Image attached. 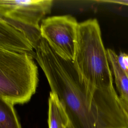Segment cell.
I'll return each mask as SVG.
<instances>
[{"mask_svg": "<svg viewBox=\"0 0 128 128\" xmlns=\"http://www.w3.org/2000/svg\"><path fill=\"white\" fill-rule=\"evenodd\" d=\"M34 49V58L73 128H96L97 114L93 100L92 102L88 100L73 62L58 55L42 38Z\"/></svg>", "mask_w": 128, "mask_h": 128, "instance_id": "1", "label": "cell"}, {"mask_svg": "<svg viewBox=\"0 0 128 128\" xmlns=\"http://www.w3.org/2000/svg\"><path fill=\"white\" fill-rule=\"evenodd\" d=\"M73 63L88 100L95 92L113 84V76L96 19L78 23Z\"/></svg>", "mask_w": 128, "mask_h": 128, "instance_id": "2", "label": "cell"}, {"mask_svg": "<svg viewBox=\"0 0 128 128\" xmlns=\"http://www.w3.org/2000/svg\"><path fill=\"white\" fill-rule=\"evenodd\" d=\"M32 54L0 46V98L13 104L28 102L38 82Z\"/></svg>", "mask_w": 128, "mask_h": 128, "instance_id": "3", "label": "cell"}, {"mask_svg": "<svg viewBox=\"0 0 128 128\" xmlns=\"http://www.w3.org/2000/svg\"><path fill=\"white\" fill-rule=\"evenodd\" d=\"M52 4V0H0V18L24 32L34 48L42 38L40 22Z\"/></svg>", "mask_w": 128, "mask_h": 128, "instance_id": "4", "label": "cell"}, {"mask_svg": "<svg viewBox=\"0 0 128 128\" xmlns=\"http://www.w3.org/2000/svg\"><path fill=\"white\" fill-rule=\"evenodd\" d=\"M78 22L68 15L48 17L40 24L42 38L63 58L74 61Z\"/></svg>", "mask_w": 128, "mask_h": 128, "instance_id": "5", "label": "cell"}, {"mask_svg": "<svg viewBox=\"0 0 128 128\" xmlns=\"http://www.w3.org/2000/svg\"><path fill=\"white\" fill-rule=\"evenodd\" d=\"M48 128H65L69 122L63 106L52 92L48 99Z\"/></svg>", "mask_w": 128, "mask_h": 128, "instance_id": "6", "label": "cell"}, {"mask_svg": "<svg viewBox=\"0 0 128 128\" xmlns=\"http://www.w3.org/2000/svg\"><path fill=\"white\" fill-rule=\"evenodd\" d=\"M108 58L120 97L128 104V77L121 69L118 61V54L110 48L106 49Z\"/></svg>", "mask_w": 128, "mask_h": 128, "instance_id": "7", "label": "cell"}, {"mask_svg": "<svg viewBox=\"0 0 128 128\" xmlns=\"http://www.w3.org/2000/svg\"><path fill=\"white\" fill-rule=\"evenodd\" d=\"M0 128H22L14 104L0 98Z\"/></svg>", "mask_w": 128, "mask_h": 128, "instance_id": "8", "label": "cell"}, {"mask_svg": "<svg viewBox=\"0 0 128 128\" xmlns=\"http://www.w3.org/2000/svg\"><path fill=\"white\" fill-rule=\"evenodd\" d=\"M118 61L121 69L128 77V54L120 52L118 54Z\"/></svg>", "mask_w": 128, "mask_h": 128, "instance_id": "9", "label": "cell"}, {"mask_svg": "<svg viewBox=\"0 0 128 128\" xmlns=\"http://www.w3.org/2000/svg\"><path fill=\"white\" fill-rule=\"evenodd\" d=\"M98 2L118 4L128 6V0H98Z\"/></svg>", "mask_w": 128, "mask_h": 128, "instance_id": "10", "label": "cell"}, {"mask_svg": "<svg viewBox=\"0 0 128 128\" xmlns=\"http://www.w3.org/2000/svg\"><path fill=\"white\" fill-rule=\"evenodd\" d=\"M120 104H121L122 110L124 111V114L126 116V119L127 125L128 126V104L124 100L122 99L120 97Z\"/></svg>", "mask_w": 128, "mask_h": 128, "instance_id": "11", "label": "cell"}, {"mask_svg": "<svg viewBox=\"0 0 128 128\" xmlns=\"http://www.w3.org/2000/svg\"><path fill=\"white\" fill-rule=\"evenodd\" d=\"M65 128H74L73 126H72V125L71 124L70 122V121L68 122V123L67 124Z\"/></svg>", "mask_w": 128, "mask_h": 128, "instance_id": "12", "label": "cell"}]
</instances>
